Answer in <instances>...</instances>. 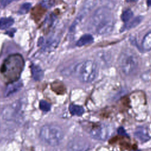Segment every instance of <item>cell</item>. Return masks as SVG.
Segmentation results:
<instances>
[{"label": "cell", "instance_id": "44dd1931", "mask_svg": "<svg viewBox=\"0 0 151 151\" xmlns=\"http://www.w3.org/2000/svg\"><path fill=\"white\" fill-rule=\"evenodd\" d=\"M40 108L42 111L44 112H47L50 110L51 104L47 101L42 100H41L40 102Z\"/></svg>", "mask_w": 151, "mask_h": 151}, {"label": "cell", "instance_id": "d6986e66", "mask_svg": "<svg viewBox=\"0 0 151 151\" xmlns=\"http://www.w3.org/2000/svg\"><path fill=\"white\" fill-rule=\"evenodd\" d=\"M133 15V13L131 9H126L125 11H124L123 12V13L122 14L121 19L124 22L127 23L130 20V19L132 18Z\"/></svg>", "mask_w": 151, "mask_h": 151}, {"label": "cell", "instance_id": "9a60e30c", "mask_svg": "<svg viewBox=\"0 0 151 151\" xmlns=\"http://www.w3.org/2000/svg\"><path fill=\"white\" fill-rule=\"evenodd\" d=\"M14 23V20L11 17L0 18V29H5L9 28Z\"/></svg>", "mask_w": 151, "mask_h": 151}, {"label": "cell", "instance_id": "d4e9b609", "mask_svg": "<svg viewBox=\"0 0 151 151\" xmlns=\"http://www.w3.org/2000/svg\"><path fill=\"white\" fill-rule=\"evenodd\" d=\"M117 132H118V133L120 135H125L126 134V131L122 127H119L117 130Z\"/></svg>", "mask_w": 151, "mask_h": 151}, {"label": "cell", "instance_id": "603a6c76", "mask_svg": "<svg viewBox=\"0 0 151 151\" xmlns=\"http://www.w3.org/2000/svg\"><path fill=\"white\" fill-rule=\"evenodd\" d=\"M41 5L45 8H50L54 4V0H44L41 2Z\"/></svg>", "mask_w": 151, "mask_h": 151}, {"label": "cell", "instance_id": "cb8c5ba5", "mask_svg": "<svg viewBox=\"0 0 151 151\" xmlns=\"http://www.w3.org/2000/svg\"><path fill=\"white\" fill-rule=\"evenodd\" d=\"M18 0H0V4L2 7H5L13 1H16Z\"/></svg>", "mask_w": 151, "mask_h": 151}, {"label": "cell", "instance_id": "83f0119b", "mask_svg": "<svg viewBox=\"0 0 151 151\" xmlns=\"http://www.w3.org/2000/svg\"><path fill=\"white\" fill-rule=\"evenodd\" d=\"M135 151H139V150H135Z\"/></svg>", "mask_w": 151, "mask_h": 151}, {"label": "cell", "instance_id": "2e32d148", "mask_svg": "<svg viewBox=\"0 0 151 151\" xmlns=\"http://www.w3.org/2000/svg\"><path fill=\"white\" fill-rule=\"evenodd\" d=\"M142 46L145 50H151V31L147 32L145 35L142 41Z\"/></svg>", "mask_w": 151, "mask_h": 151}, {"label": "cell", "instance_id": "e0dca14e", "mask_svg": "<svg viewBox=\"0 0 151 151\" xmlns=\"http://www.w3.org/2000/svg\"><path fill=\"white\" fill-rule=\"evenodd\" d=\"M69 111L72 115L81 116L84 113V109L81 106L71 104L69 106Z\"/></svg>", "mask_w": 151, "mask_h": 151}, {"label": "cell", "instance_id": "277c9868", "mask_svg": "<svg viewBox=\"0 0 151 151\" xmlns=\"http://www.w3.org/2000/svg\"><path fill=\"white\" fill-rule=\"evenodd\" d=\"M118 64L120 70L123 74L130 76L137 70L139 67V57L131 50H126L120 54Z\"/></svg>", "mask_w": 151, "mask_h": 151}, {"label": "cell", "instance_id": "8fae6325", "mask_svg": "<svg viewBox=\"0 0 151 151\" xmlns=\"http://www.w3.org/2000/svg\"><path fill=\"white\" fill-rule=\"evenodd\" d=\"M99 0H85L83 8L78 15L84 18L86 15L96 5Z\"/></svg>", "mask_w": 151, "mask_h": 151}, {"label": "cell", "instance_id": "ac0fdd59", "mask_svg": "<svg viewBox=\"0 0 151 151\" xmlns=\"http://www.w3.org/2000/svg\"><path fill=\"white\" fill-rule=\"evenodd\" d=\"M143 19V17L141 16H138L136 17L134 19L132 20L130 22H127V24L124 26V29H131L132 28H134L136 27L140 23Z\"/></svg>", "mask_w": 151, "mask_h": 151}, {"label": "cell", "instance_id": "7c38bea8", "mask_svg": "<svg viewBox=\"0 0 151 151\" xmlns=\"http://www.w3.org/2000/svg\"><path fill=\"white\" fill-rule=\"evenodd\" d=\"M134 136L141 142H146L150 139V136L147 130L145 127H138L134 132Z\"/></svg>", "mask_w": 151, "mask_h": 151}, {"label": "cell", "instance_id": "6da1fadb", "mask_svg": "<svg viewBox=\"0 0 151 151\" xmlns=\"http://www.w3.org/2000/svg\"><path fill=\"white\" fill-rule=\"evenodd\" d=\"M24 66L22 56L19 54H14L5 58L2 63L0 71L3 77L9 83L19 80Z\"/></svg>", "mask_w": 151, "mask_h": 151}, {"label": "cell", "instance_id": "ba28073f", "mask_svg": "<svg viewBox=\"0 0 151 151\" xmlns=\"http://www.w3.org/2000/svg\"><path fill=\"white\" fill-rule=\"evenodd\" d=\"M110 133L109 129L102 125L93 127L89 132L91 137L101 140L107 139L109 136Z\"/></svg>", "mask_w": 151, "mask_h": 151}, {"label": "cell", "instance_id": "8992f818", "mask_svg": "<svg viewBox=\"0 0 151 151\" xmlns=\"http://www.w3.org/2000/svg\"><path fill=\"white\" fill-rule=\"evenodd\" d=\"M21 108V103L16 101L4 107L1 111V116L6 121L14 120L19 115Z\"/></svg>", "mask_w": 151, "mask_h": 151}, {"label": "cell", "instance_id": "484cf974", "mask_svg": "<svg viewBox=\"0 0 151 151\" xmlns=\"http://www.w3.org/2000/svg\"><path fill=\"white\" fill-rule=\"evenodd\" d=\"M147 5L149 6H151V0H147Z\"/></svg>", "mask_w": 151, "mask_h": 151}, {"label": "cell", "instance_id": "7402d4cb", "mask_svg": "<svg viewBox=\"0 0 151 151\" xmlns=\"http://www.w3.org/2000/svg\"><path fill=\"white\" fill-rule=\"evenodd\" d=\"M55 16L53 14H49L44 21V27H51L54 21L55 20Z\"/></svg>", "mask_w": 151, "mask_h": 151}, {"label": "cell", "instance_id": "5bb4252c", "mask_svg": "<svg viewBox=\"0 0 151 151\" xmlns=\"http://www.w3.org/2000/svg\"><path fill=\"white\" fill-rule=\"evenodd\" d=\"M93 37L91 34H84L81 36L76 42V45L81 47L90 44L93 42Z\"/></svg>", "mask_w": 151, "mask_h": 151}, {"label": "cell", "instance_id": "3957f363", "mask_svg": "<svg viewBox=\"0 0 151 151\" xmlns=\"http://www.w3.org/2000/svg\"><path fill=\"white\" fill-rule=\"evenodd\" d=\"M64 137V132L60 126L55 124L44 125L40 131V138L45 143L55 146L59 145Z\"/></svg>", "mask_w": 151, "mask_h": 151}, {"label": "cell", "instance_id": "30bf717a", "mask_svg": "<svg viewBox=\"0 0 151 151\" xmlns=\"http://www.w3.org/2000/svg\"><path fill=\"white\" fill-rule=\"evenodd\" d=\"M97 63L100 66H106L110 63L111 55L107 51H100L96 55Z\"/></svg>", "mask_w": 151, "mask_h": 151}, {"label": "cell", "instance_id": "5b68a950", "mask_svg": "<svg viewBox=\"0 0 151 151\" xmlns=\"http://www.w3.org/2000/svg\"><path fill=\"white\" fill-rule=\"evenodd\" d=\"M97 74V66L95 61L88 60L83 62L79 70L78 77L83 83H91L95 80Z\"/></svg>", "mask_w": 151, "mask_h": 151}, {"label": "cell", "instance_id": "ffe728a7", "mask_svg": "<svg viewBox=\"0 0 151 151\" xmlns=\"http://www.w3.org/2000/svg\"><path fill=\"white\" fill-rule=\"evenodd\" d=\"M31 7V4L29 2H26L22 4L18 10V13L21 15L27 14Z\"/></svg>", "mask_w": 151, "mask_h": 151}, {"label": "cell", "instance_id": "9c48e42d", "mask_svg": "<svg viewBox=\"0 0 151 151\" xmlns=\"http://www.w3.org/2000/svg\"><path fill=\"white\" fill-rule=\"evenodd\" d=\"M22 85L23 84L21 81H20L19 80H18L11 83H8L5 90V93H4L5 96L7 97L16 93L17 91H18L21 88V87H22Z\"/></svg>", "mask_w": 151, "mask_h": 151}, {"label": "cell", "instance_id": "7a4b0ae2", "mask_svg": "<svg viewBox=\"0 0 151 151\" xmlns=\"http://www.w3.org/2000/svg\"><path fill=\"white\" fill-rule=\"evenodd\" d=\"M91 23L98 34L104 35L110 33L114 23L110 9L106 6L97 8L92 15Z\"/></svg>", "mask_w": 151, "mask_h": 151}, {"label": "cell", "instance_id": "52a82bcc", "mask_svg": "<svg viewBox=\"0 0 151 151\" xmlns=\"http://www.w3.org/2000/svg\"><path fill=\"white\" fill-rule=\"evenodd\" d=\"M90 148L89 143L80 138H75L68 143L67 151H88Z\"/></svg>", "mask_w": 151, "mask_h": 151}, {"label": "cell", "instance_id": "4fadbf2b", "mask_svg": "<svg viewBox=\"0 0 151 151\" xmlns=\"http://www.w3.org/2000/svg\"><path fill=\"white\" fill-rule=\"evenodd\" d=\"M31 71L32 78L35 81H41L44 76L41 68L37 65L32 64L31 65Z\"/></svg>", "mask_w": 151, "mask_h": 151}, {"label": "cell", "instance_id": "4316f807", "mask_svg": "<svg viewBox=\"0 0 151 151\" xmlns=\"http://www.w3.org/2000/svg\"><path fill=\"white\" fill-rule=\"evenodd\" d=\"M127 2H137L138 0H126Z\"/></svg>", "mask_w": 151, "mask_h": 151}]
</instances>
